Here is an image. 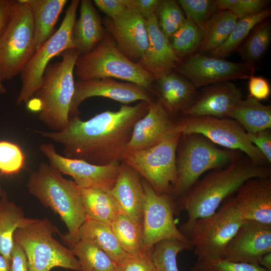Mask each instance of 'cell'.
<instances>
[{"label": "cell", "mask_w": 271, "mask_h": 271, "mask_svg": "<svg viewBox=\"0 0 271 271\" xmlns=\"http://www.w3.org/2000/svg\"><path fill=\"white\" fill-rule=\"evenodd\" d=\"M150 103L122 105L117 111L106 110L85 121L73 116L61 131L35 132L62 145L66 158L96 165L120 162L135 123L147 113Z\"/></svg>", "instance_id": "6da1fadb"}, {"label": "cell", "mask_w": 271, "mask_h": 271, "mask_svg": "<svg viewBox=\"0 0 271 271\" xmlns=\"http://www.w3.org/2000/svg\"><path fill=\"white\" fill-rule=\"evenodd\" d=\"M268 177H271L270 166L255 165L245 155L210 171L196 182L180 203L179 212L185 210L188 215L180 231L184 235L196 220L214 213L246 180Z\"/></svg>", "instance_id": "7a4b0ae2"}, {"label": "cell", "mask_w": 271, "mask_h": 271, "mask_svg": "<svg viewBox=\"0 0 271 271\" xmlns=\"http://www.w3.org/2000/svg\"><path fill=\"white\" fill-rule=\"evenodd\" d=\"M60 61L49 64L34 99L39 119L53 131L63 130L70 119L71 102L74 93V70L80 53L74 49L63 51ZM30 106V105H29Z\"/></svg>", "instance_id": "3957f363"}, {"label": "cell", "mask_w": 271, "mask_h": 271, "mask_svg": "<svg viewBox=\"0 0 271 271\" xmlns=\"http://www.w3.org/2000/svg\"><path fill=\"white\" fill-rule=\"evenodd\" d=\"M29 193L43 205L58 214L72 237L86 218V212L79 187L74 181L62 174L49 164L41 163L37 170L32 172L28 179Z\"/></svg>", "instance_id": "277c9868"}, {"label": "cell", "mask_w": 271, "mask_h": 271, "mask_svg": "<svg viewBox=\"0 0 271 271\" xmlns=\"http://www.w3.org/2000/svg\"><path fill=\"white\" fill-rule=\"evenodd\" d=\"M183 140L176 155L178 180L170 194L175 213L188 191L205 172L226 166L240 156V152L219 148L203 136L182 134Z\"/></svg>", "instance_id": "5b68a950"}, {"label": "cell", "mask_w": 271, "mask_h": 271, "mask_svg": "<svg viewBox=\"0 0 271 271\" xmlns=\"http://www.w3.org/2000/svg\"><path fill=\"white\" fill-rule=\"evenodd\" d=\"M59 232L47 218H29L23 226L16 230L14 242L24 249L29 271H50L55 267L80 271L72 250L53 237L54 233Z\"/></svg>", "instance_id": "8992f818"}, {"label": "cell", "mask_w": 271, "mask_h": 271, "mask_svg": "<svg viewBox=\"0 0 271 271\" xmlns=\"http://www.w3.org/2000/svg\"><path fill=\"white\" fill-rule=\"evenodd\" d=\"M74 74L80 80L120 79L137 84L152 92L155 81L151 73L121 53L113 39L106 33L92 50L79 55Z\"/></svg>", "instance_id": "52a82bcc"}, {"label": "cell", "mask_w": 271, "mask_h": 271, "mask_svg": "<svg viewBox=\"0 0 271 271\" xmlns=\"http://www.w3.org/2000/svg\"><path fill=\"white\" fill-rule=\"evenodd\" d=\"M243 220L233 196L212 214L194 221L184 235L198 261L220 258Z\"/></svg>", "instance_id": "ba28073f"}, {"label": "cell", "mask_w": 271, "mask_h": 271, "mask_svg": "<svg viewBox=\"0 0 271 271\" xmlns=\"http://www.w3.org/2000/svg\"><path fill=\"white\" fill-rule=\"evenodd\" d=\"M34 52L31 12L23 0H13L0 33V80H11L21 73Z\"/></svg>", "instance_id": "9c48e42d"}, {"label": "cell", "mask_w": 271, "mask_h": 271, "mask_svg": "<svg viewBox=\"0 0 271 271\" xmlns=\"http://www.w3.org/2000/svg\"><path fill=\"white\" fill-rule=\"evenodd\" d=\"M181 134L173 133L148 149L124 154L127 164L159 195H170L178 180L176 153Z\"/></svg>", "instance_id": "30bf717a"}, {"label": "cell", "mask_w": 271, "mask_h": 271, "mask_svg": "<svg viewBox=\"0 0 271 271\" xmlns=\"http://www.w3.org/2000/svg\"><path fill=\"white\" fill-rule=\"evenodd\" d=\"M176 132L200 134L224 149L243 153L255 165L270 166L250 141L248 133L236 120L211 116L183 115L175 121Z\"/></svg>", "instance_id": "8fae6325"}, {"label": "cell", "mask_w": 271, "mask_h": 271, "mask_svg": "<svg viewBox=\"0 0 271 271\" xmlns=\"http://www.w3.org/2000/svg\"><path fill=\"white\" fill-rule=\"evenodd\" d=\"M80 1L72 0L59 29L32 54L21 74V88L17 105L29 101L39 89L50 60L63 51L74 49L73 29Z\"/></svg>", "instance_id": "7c38bea8"}, {"label": "cell", "mask_w": 271, "mask_h": 271, "mask_svg": "<svg viewBox=\"0 0 271 271\" xmlns=\"http://www.w3.org/2000/svg\"><path fill=\"white\" fill-rule=\"evenodd\" d=\"M142 182L144 191L143 249H151L156 243L166 239L189 243L175 222L174 205L170 196L159 195L145 180Z\"/></svg>", "instance_id": "4fadbf2b"}, {"label": "cell", "mask_w": 271, "mask_h": 271, "mask_svg": "<svg viewBox=\"0 0 271 271\" xmlns=\"http://www.w3.org/2000/svg\"><path fill=\"white\" fill-rule=\"evenodd\" d=\"M174 71L185 77L198 89L223 81L249 79L253 75L254 67L197 52L180 60Z\"/></svg>", "instance_id": "5bb4252c"}, {"label": "cell", "mask_w": 271, "mask_h": 271, "mask_svg": "<svg viewBox=\"0 0 271 271\" xmlns=\"http://www.w3.org/2000/svg\"><path fill=\"white\" fill-rule=\"evenodd\" d=\"M39 149L52 167L62 174L71 176L80 188L109 191L116 182L119 162L96 165L84 160L70 159L61 155L56 152L52 144H42Z\"/></svg>", "instance_id": "9a60e30c"}, {"label": "cell", "mask_w": 271, "mask_h": 271, "mask_svg": "<svg viewBox=\"0 0 271 271\" xmlns=\"http://www.w3.org/2000/svg\"><path fill=\"white\" fill-rule=\"evenodd\" d=\"M269 252H271V225L244 219L220 258L260 265L262 257Z\"/></svg>", "instance_id": "2e32d148"}, {"label": "cell", "mask_w": 271, "mask_h": 271, "mask_svg": "<svg viewBox=\"0 0 271 271\" xmlns=\"http://www.w3.org/2000/svg\"><path fill=\"white\" fill-rule=\"evenodd\" d=\"M102 22L119 51L130 61L138 63L149 45L146 20L135 10L127 8L116 17H106Z\"/></svg>", "instance_id": "e0dca14e"}, {"label": "cell", "mask_w": 271, "mask_h": 271, "mask_svg": "<svg viewBox=\"0 0 271 271\" xmlns=\"http://www.w3.org/2000/svg\"><path fill=\"white\" fill-rule=\"evenodd\" d=\"M94 96L106 97L126 104L139 100L149 103L154 101L149 90L132 83L119 82L112 78L78 80L75 84L70 117L78 116L81 102Z\"/></svg>", "instance_id": "ac0fdd59"}, {"label": "cell", "mask_w": 271, "mask_h": 271, "mask_svg": "<svg viewBox=\"0 0 271 271\" xmlns=\"http://www.w3.org/2000/svg\"><path fill=\"white\" fill-rule=\"evenodd\" d=\"M173 121L157 100L152 102L147 113L135 123L124 153L150 148L177 133Z\"/></svg>", "instance_id": "d6986e66"}, {"label": "cell", "mask_w": 271, "mask_h": 271, "mask_svg": "<svg viewBox=\"0 0 271 271\" xmlns=\"http://www.w3.org/2000/svg\"><path fill=\"white\" fill-rule=\"evenodd\" d=\"M242 99L241 89L230 81L211 84L198 91L196 99L182 115L227 118L229 111Z\"/></svg>", "instance_id": "ffe728a7"}, {"label": "cell", "mask_w": 271, "mask_h": 271, "mask_svg": "<svg viewBox=\"0 0 271 271\" xmlns=\"http://www.w3.org/2000/svg\"><path fill=\"white\" fill-rule=\"evenodd\" d=\"M233 197L243 219L271 225V177L246 180Z\"/></svg>", "instance_id": "44dd1931"}, {"label": "cell", "mask_w": 271, "mask_h": 271, "mask_svg": "<svg viewBox=\"0 0 271 271\" xmlns=\"http://www.w3.org/2000/svg\"><path fill=\"white\" fill-rule=\"evenodd\" d=\"M149 45L142 59L138 63L158 79L174 71L180 62L169 40L161 30L156 14L146 21Z\"/></svg>", "instance_id": "7402d4cb"}, {"label": "cell", "mask_w": 271, "mask_h": 271, "mask_svg": "<svg viewBox=\"0 0 271 271\" xmlns=\"http://www.w3.org/2000/svg\"><path fill=\"white\" fill-rule=\"evenodd\" d=\"M109 193L114 197L121 213L142 224L144 191L141 175L123 162L120 163L116 182Z\"/></svg>", "instance_id": "603a6c76"}, {"label": "cell", "mask_w": 271, "mask_h": 271, "mask_svg": "<svg viewBox=\"0 0 271 271\" xmlns=\"http://www.w3.org/2000/svg\"><path fill=\"white\" fill-rule=\"evenodd\" d=\"M158 101L172 117L186 110L196 99L198 91L187 78L175 71L155 80Z\"/></svg>", "instance_id": "cb8c5ba5"}, {"label": "cell", "mask_w": 271, "mask_h": 271, "mask_svg": "<svg viewBox=\"0 0 271 271\" xmlns=\"http://www.w3.org/2000/svg\"><path fill=\"white\" fill-rule=\"evenodd\" d=\"M58 233L65 243L80 240L91 242L116 264L129 255L120 247L111 225L104 222L86 218L74 236L68 237Z\"/></svg>", "instance_id": "d4e9b609"}, {"label": "cell", "mask_w": 271, "mask_h": 271, "mask_svg": "<svg viewBox=\"0 0 271 271\" xmlns=\"http://www.w3.org/2000/svg\"><path fill=\"white\" fill-rule=\"evenodd\" d=\"M74 49L80 54L92 50L104 38L102 20L90 0L80 2V16L73 29Z\"/></svg>", "instance_id": "484cf974"}, {"label": "cell", "mask_w": 271, "mask_h": 271, "mask_svg": "<svg viewBox=\"0 0 271 271\" xmlns=\"http://www.w3.org/2000/svg\"><path fill=\"white\" fill-rule=\"evenodd\" d=\"M31 12L34 51L53 34L67 0H23Z\"/></svg>", "instance_id": "4316f807"}, {"label": "cell", "mask_w": 271, "mask_h": 271, "mask_svg": "<svg viewBox=\"0 0 271 271\" xmlns=\"http://www.w3.org/2000/svg\"><path fill=\"white\" fill-rule=\"evenodd\" d=\"M227 117L238 122L247 133L270 129L271 106L248 95L231 108Z\"/></svg>", "instance_id": "83f0119b"}, {"label": "cell", "mask_w": 271, "mask_h": 271, "mask_svg": "<svg viewBox=\"0 0 271 271\" xmlns=\"http://www.w3.org/2000/svg\"><path fill=\"white\" fill-rule=\"evenodd\" d=\"M29 218L23 209L10 201L5 192L0 199V254L11 264L13 236L17 229L23 226Z\"/></svg>", "instance_id": "f1b7e54d"}, {"label": "cell", "mask_w": 271, "mask_h": 271, "mask_svg": "<svg viewBox=\"0 0 271 271\" xmlns=\"http://www.w3.org/2000/svg\"><path fill=\"white\" fill-rule=\"evenodd\" d=\"M86 218L111 224L121 213L118 204L108 191L79 187Z\"/></svg>", "instance_id": "f546056e"}, {"label": "cell", "mask_w": 271, "mask_h": 271, "mask_svg": "<svg viewBox=\"0 0 271 271\" xmlns=\"http://www.w3.org/2000/svg\"><path fill=\"white\" fill-rule=\"evenodd\" d=\"M238 19L230 12L218 11L206 24L202 43L198 52L208 54L218 47L227 39Z\"/></svg>", "instance_id": "4dcf8cb0"}, {"label": "cell", "mask_w": 271, "mask_h": 271, "mask_svg": "<svg viewBox=\"0 0 271 271\" xmlns=\"http://www.w3.org/2000/svg\"><path fill=\"white\" fill-rule=\"evenodd\" d=\"M65 244L77 257L80 271H115L116 263L91 242L80 240Z\"/></svg>", "instance_id": "1f68e13d"}, {"label": "cell", "mask_w": 271, "mask_h": 271, "mask_svg": "<svg viewBox=\"0 0 271 271\" xmlns=\"http://www.w3.org/2000/svg\"><path fill=\"white\" fill-rule=\"evenodd\" d=\"M270 15L271 10L268 7L260 12L238 19L225 41L207 54L223 59L228 56L237 50L257 25L268 19Z\"/></svg>", "instance_id": "d6a6232c"}, {"label": "cell", "mask_w": 271, "mask_h": 271, "mask_svg": "<svg viewBox=\"0 0 271 271\" xmlns=\"http://www.w3.org/2000/svg\"><path fill=\"white\" fill-rule=\"evenodd\" d=\"M271 39V24L268 19L257 25L236 50L243 62L253 65L264 55Z\"/></svg>", "instance_id": "836d02e7"}, {"label": "cell", "mask_w": 271, "mask_h": 271, "mask_svg": "<svg viewBox=\"0 0 271 271\" xmlns=\"http://www.w3.org/2000/svg\"><path fill=\"white\" fill-rule=\"evenodd\" d=\"M110 225L120 247L125 252L135 255L144 250L142 224L120 213Z\"/></svg>", "instance_id": "e575fe53"}, {"label": "cell", "mask_w": 271, "mask_h": 271, "mask_svg": "<svg viewBox=\"0 0 271 271\" xmlns=\"http://www.w3.org/2000/svg\"><path fill=\"white\" fill-rule=\"evenodd\" d=\"M203 34V30L186 18L180 28L170 38L171 46L177 57L181 60L198 52Z\"/></svg>", "instance_id": "d590c367"}, {"label": "cell", "mask_w": 271, "mask_h": 271, "mask_svg": "<svg viewBox=\"0 0 271 271\" xmlns=\"http://www.w3.org/2000/svg\"><path fill=\"white\" fill-rule=\"evenodd\" d=\"M189 243L176 239H166L156 243L152 251V258L157 271H179L177 254L185 249H191Z\"/></svg>", "instance_id": "8d00e7d4"}, {"label": "cell", "mask_w": 271, "mask_h": 271, "mask_svg": "<svg viewBox=\"0 0 271 271\" xmlns=\"http://www.w3.org/2000/svg\"><path fill=\"white\" fill-rule=\"evenodd\" d=\"M159 27L168 39L180 28L186 20L177 1H161L156 12Z\"/></svg>", "instance_id": "74e56055"}, {"label": "cell", "mask_w": 271, "mask_h": 271, "mask_svg": "<svg viewBox=\"0 0 271 271\" xmlns=\"http://www.w3.org/2000/svg\"><path fill=\"white\" fill-rule=\"evenodd\" d=\"M186 19L203 30L211 17L218 10L215 0H178Z\"/></svg>", "instance_id": "f35d334b"}, {"label": "cell", "mask_w": 271, "mask_h": 271, "mask_svg": "<svg viewBox=\"0 0 271 271\" xmlns=\"http://www.w3.org/2000/svg\"><path fill=\"white\" fill-rule=\"evenodd\" d=\"M25 156L16 144L0 142V172L6 175L18 173L24 167Z\"/></svg>", "instance_id": "ab89813d"}, {"label": "cell", "mask_w": 271, "mask_h": 271, "mask_svg": "<svg viewBox=\"0 0 271 271\" xmlns=\"http://www.w3.org/2000/svg\"><path fill=\"white\" fill-rule=\"evenodd\" d=\"M266 0H215L218 11L230 12L238 19L261 12L268 7Z\"/></svg>", "instance_id": "60d3db41"}, {"label": "cell", "mask_w": 271, "mask_h": 271, "mask_svg": "<svg viewBox=\"0 0 271 271\" xmlns=\"http://www.w3.org/2000/svg\"><path fill=\"white\" fill-rule=\"evenodd\" d=\"M201 271H267L259 264L233 262L221 258L197 261Z\"/></svg>", "instance_id": "b9f144b4"}, {"label": "cell", "mask_w": 271, "mask_h": 271, "mask_svg": "<svg viewBox=\"0 0 271 271\" xmlns=\"http://www.w3.org/2000/svg\"><path fill=\"white\" fill-rule=\"evenodd\" d=\"M152 249L144 250L138 254H129L116 264L115 271H157L152 258Z\"/></svg>", "instance_id": "7bdbcfd3"}, {"label": "cell", "mask_w": 271, "mask_h": 271, "mask_svg": "<svg viewBox=\"0 0 271 271\" xmlns=\"http://www.w3.org/2000/svg\"><path fill=\"white\" fill-rule=\"evenodd\" d=\"M250 142L256 147L265 157L269 164H271V131L270 129L248 133Z\"/></svg>", "instance_id": "ee69618b"}, {"label": "cell", "mask_w": 271, "mask_h": 271, "mask_svg": "<svg viewBox=\"0 0 271 271\" xmlns=\"http://www.w3.org/2000/svg\"><path fill=\"white\" fill-rule=\"evenodd\" d=\"M249 96L259 101L267 99L270 94V86L268 81L262 76H252L248 83Z\"/></svg>", "instance_id": "f6af8a7d"}, {"label": "cell", "mask_w": 271, "mask_h": 271, "mask_svg": "<svg viewBox=\"0 0 271 271\" xmlns=\"http://www.w3.org/2000/svg\"><path fill=\"white\" fill-rule=\"evenodd\" d=\"M127 8L137 11L146 21L156 13L161 0H126Z\"/></svg>", "instance_id": "bcb514c9"}, {"label": "cell", "mask_w": 271, "mask_h": 271, "mask_svg": "<svg viewBox=\"0 0 271 271\" xmlns=\"http://www.w3.org/2000/svg\"><path fill=\"white\" fill-rule=\"evenodd\" d=\"M98 9L108 18H114L127 9L126 0H94Z\"/></svg>", "instance_id": "7dc6e473"}, {"label": "cell", "mask_w": 271, "mask_h": 271, "mask_svg": "<svg viewBox=\"0 0 271 271\" xmlns=\"http://www.w3.org/2000/svg\"><path fill=\"white\" fill-rule=\"evenodd\" d=\"M10 271H29L26 254L24 249L16 242L14 243L11 251Z\"/></svg>", "instance_id": "c3c4849f"}, {"label": "cell", "mask_w": 271, "mask_h": 271, "mask_svg": "<svg viewBox=\"0 0 271 271\" xmlns=\"http://www.w3.org/2000/svg\"><path fill=\"white\" fill-rule=\"evenodd\" d=\"M13 0H0V33L8 20Z\"/></svg>", "instance_id": "681fc988"}, {"label": "cell", "mask_w": 271, "mask_h": 271, "mask_svg": "<svg viewBox=\"0 0 271 271\" xmlns=\"http://www.w3.org/2000/svg\"><path fill=\"white\" fill-rule=\"evenodd\" d=\"M260 265L267 271H271V252L267 253L262 257Z\"/></svg>", "instance_id": "f907efd6"}, {"label": "cell", "mask_w": 271, "mask_h": 271, "mask_svg": "<svg viewBox=\"0 0 271 271\" xmlns=\"http://www.w3.org/2000/svg\"><path fill=\"white\" fill-rule=\"evenodd\" d=\"M10 265L5 258L0 254V271H10Z\"/></svg>", "instance_id": "816d5d0a"}, {"label": "cell", "mask_w": 271, "mask_h": 271, "mask_svg": "<svg viewBox=\"0 0 271 271\" xmlns=\"http://www.w3.org/2000/svg\"><path fill=\"white\" fill-rule=\"evenodd\" d=\"M0 92L1 93H4L6 92V88L4 87L2 84V81L0 80Z\"/></svg>", "instance_id": "f5cc1de1"}, {"label": "cell", "mask_w": 271, "mask_h": 271, "mask_svg": "<svg viewBox=\"0 0 271 271\" xmlns=\"http://www.w3.org/2000/svg\"><path fill=\"white\" fill-rule=\"evenodd\" d=\"M191 271H201L200 269H199L196 266H194Z\"/></svg>", "instance_id": "db71d44e"}, {"label": "cell", "mask_w": 271, "mask_h": 271, "mask_svg": "<svg viewBox=\"0 0 271 271\" xmlns=\"http://www.w3.org/2000/svg\"><path fill=\"white\" fill-rule=\"evenodd\" d=\"M4 194V192L3 191L1 187L0 186V199H1L2 197L3 196Z\"/></svg>", "instance_id": "11a10c76"}, {"label": "cell", "mask_w": 271, "mask_h": 271, "mask_svg": "<svg viewBox=\"0 0 271 271\" xmlns=\"http://www.w3.org/2000/svg\"></svg>", "instance_id": "9f6ffc18"}]
</instances>
